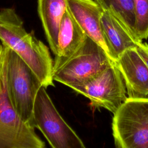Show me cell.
<instances>
[{"label":"cell","mask_w":148,"mask_h":148,"mask_svg":"<svg viewBox=\"0 0 148 148\" xmlns=\"http://www.w3.org/2000/svg\"><path fill=\"white\" fill-rule=\"evenodd\" d=\"M0 40L31 68L46 88L54 86L52 76L54 61L49 48L33 32L25 30L23 21L13 8L0 10Z\"/></svg>","instance_id":"cell-1"},{"label":"cell","mask_w":148,"mask_h":148,"mask_svg":"<svg viewBox=\"0 0 148 148\" xmlns=\"http://www.w3.org/2000/svg\"><path fill=\"white\" fill-rule=\"evenodd\" d=\"M4 48L9 99L21 119L32 126L35 99L43 85L31 68L13 50L6 46Z\"/></svg>","instance_id":"cell-2"},{"label":"cell","mask_w":148,"mask_h":148,"mask_svg":"<svg viewBox=\"0 0 148 148\" xmlns=\"http://www.w3.org/2000/svg\"><path fill=\"white\" fill-rule=\"evenodd\" d=\"M112 132L118 148H148V97H128L113 113Z\"/></svg>","instance_id":"cell-3"},{"label":"cell","mask_w":148,"mask_h":148,"mask_svg":"<svg viewBox=\"0 0 148 148\" xmlns=\"http://www.w3.org/2000/svg\"><path fill=\"white\" fill-rule=\"evenodd\" d=\"M114 63L99 45L87 36L77 51L53 71V79L72 88L84 84Z\"/></svg>","instance_id":"cell-4"},{"label":"cell","mask_w":148,"mask_h":148,"mask_svg":"<svg viewBox=\"0 0 148 148\" xmlns=\"http://www.w3.org/2000/svg\"><path fill=\"white\" fill-rule=\"evenodd\" d=\"M31 125L41 131L53 148H85L83 142L61 116L43 86L36 95Z\"/></svg>","instance_id":"cell-5"},{"label":"cell","mask_w":148,"mask_h":148,"mask_svg":"<svg viewBox=\"0 0 148 148\" xmlns=\"http://www.w3.org/2000/svg\"><path fill=\"white\" fill-rule=\"evenodd\" d=\"M34 128L21 119L9 99L5 51L0 77V148L45 147V142L36 135Z\"/></svg>","instance_id":"cell-6"},{"label":"cell","mask_w":148,"mask_h":148,"mask_svg":"<svg viewBox=\"0 0 148 148\" xmlns=\"http://www.w3.org/2000/svg\"><path fill=\"white\" fill-rule=\"evenodd\" d=\"M72 89L88 98L92 107L104 108L113 113L128 98L124 80L115 63Z\"/></svg>","instance_id":"cell-7"},{"label":"cell","mask_w":148,"mask_h":148,"mask_svg":"<svg viewBox=\"0 0 148 148\" xmlns=\"http://www.w3.org/2000/svg\"><path fill=\"white\" fill-rule=\"evenodd\" d=\"M115 64L124 80L128 97H148V67L136 48L125 50Z\"/></svg>","instance_id":"cell-8"},{"label":"cell","mask_w":148,"mask_h":148,"mask_svg":"<svg viewBox=\"0 0 148 148\" xmlns=\"http://www.w3.org/2000/svg\"><path fill=\"white\" fill-rule=\"evenodd\" d=\"M67 9L86 35L99 45L109 56L102 29L103 10L100 5L95 0H68Z\"/></svg>","instance_id":"cell-9"},{"label":"cell","mask_w":148,"mask_h":148,"mask_svg":"<svg viewBox=\"0 0 148 148\" xmlns=\"http://www.w3.org/2000/svg\"><path fill=\"white\" fill-rule=\"evenodd\" d=\"M101 25L109 56L114 62L125 50L136 47L142 42L109 10L103 11Z\"/></svg>","instance_id":"cell-10"},{"label":"cell","mask_w":148,"mask_h":148,"mask_svg":"<svg viewBox=\"0 0 148 148\" xmlns=\"http://www.w3.org/2000/svg\"><path fill=\"white\" fill-rule=\"evenodd\" d=\"M86 36L84 31L67 9L60 25L58 49L54 55L53 71L63 65L77 51Z\"/></svg>","instance_id":"cell-11"},{"label":"cell","mask_w":148,"mask_h":148,"mask_svg":"<svg viewBox=\"0 0 148 148\" xmlns=\"http://www.w3.org/2000/svg\"><path fill=\"white\" fill-rule=\"evenodd\" d=\"M68 0H38V12L52 52L58 49L60 25L67 10Z\"/></svg>","instance_id":"cell-12"},{"label":"cell","mask_w":148,"mask_h":148,"mask_svg":"<svg viewBox=\"0 0 148 148\" xmlns=\"http://www.w3.org/2000/svg\"><path fill=\"white\" fill-rule=\"evenodd\" d=\"M103 10L110 11L135 37V16L133 0H95ZM137 38V37H136Z\"/></svg>","instance_id":"cell-13"},{"label":"cell","mask_w":148,"mask_h":148,"mask_svg":"<svg viewBox=\"0 0 148 148\" xmlns=\"http://www.w3.org/2000/svg\"><path fill=\"white\" fill-rule=\"evenodd\" d=\"M135 35L140 40L148 38V0H133Z\"/></svg>","instance_id":"cell-14"},{"label":"cell","mask_w":148,"mask_h":148,"mask_svg":"<svg viewBox=\"0 0 148 148\" xmlns=\"http://www.w3.org/2000/svg\"><path fill=\"white\" fill-rule=\"evenodd\" d=\"M135 48L139 56L148 67V44L141 42Z\"/></svg>","instance_id":"cell-15"},{"label":"cell","mask_w":148,"mask_h":148,"mask_svg":"<svg viewBox=\"0 0 148 148\" xmlns=\"http://www.w3.org/2000/svg\"><path fill=\"white\" fill-rule=\"evenodd\" d=\"M4 47L3 45H1L0 44V77L1 75L2 72V65H3V57H4Z\"/></svg>","instance_id":"cell-16"}]
</instances>
